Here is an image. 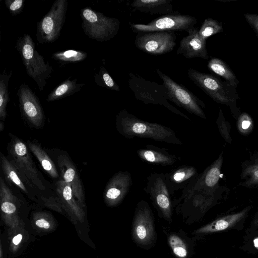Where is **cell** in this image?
I'll return each mask as SVG.
<instances>
[{
	"label": "cell",
	"instance_id": "7c38bea8",
	"mask_svg": "<svg viewBox=\"0 0 258 258\" xmlns=\"http://www.w3.org/2000/svg\"><path fill=\"white\" fill-rule=\"evenodd\" d=\"M176 36L173 31H154L138 33L135 45L140 50L152 55H161L172 51L176 45Z\"/></svg>",
	"mask_w": 258,
	"mask_h": 258
},
{
	"label": "cell",
	"instance_id": "f35d334b",
	"mask_svg": "<svg viewBox=\"0 0 258 258\" xmlns=\"http://www.w3.org/2000/svg\"><path fill=\"white\" fill-rule=\"evenodd\" d=\"M4 129V123L3 121H0V131L2 132Z\"/></svg>",
	"mask_w": 258,
	"mask_h": 258
},
{
	"label": "cell",
	"instance_id": "44dd1931",
	"mask_svg": "<svg viewBox=\"0 0 258 258\" xmlns=\"http://www.w3.org/2000/svg\"><path fill=\"white\" fill-rule=\"evenodd\" d=\"M137 154L143 161L153 165L171 166L180 160V157L169 153L167 149L153 145L138 149Z\"/></svg>",
	"mask_w": 258,
	"mask_h": 258
},
{
	"label": "cell",
	"instance_id": "2e32d148",
	"mask_svg": "<svg viewBox=\"0 0 258 258\" xmlns=\"http://www.w3.org/2000/svg\"><path fill=\"white\" fill-rule=\"evenodd\" d=\"M229 192L226 186L217 192L210 195L200 191H192L188 194L181 201L184 211L197 212L204 214L210 208L224 199Z\"/></svg>",
	"mask_w": 258,
	"mask_h": 258
},
{
	"label": "cell",
	"instance_id": "8d00e7d4",
	"mask_svg": "<svg viewBox=\"0 0 258 258\" xmlns=\"http://www.w3.org/2000/svg\"><path fill=\"white\" fill-rule=\"evenodd\" d=\"M36 225L40 228L48 229L50 227L49 223L44 218H40L35 222Z\"/></svg>",
	"mask_w": 258,
	"mask_h": 258
},
{
	"label": "cell",
	"instance_id": "4316f807",
	"mask_svg": "<svg viewBox=\"0 0 258 258\" xmlns=\"http://www.w3.org/2000/svg\"><path fill=\"white\" fill-rule=\"evenodd\" d=\"M207 67L210 71L224 78L227 83L236 88L239 84L235 75L222 60L217 58H211Z\"/></svg>",
	"mask_w": 258,
	"mask_h": 258
},
{
	"label": "cell",
	"instance_id": "836d02e7",
	"mask_svg": "<svg viewBox=\"0 0 258 258\" xmlns=\"http://www.w3.org/2000/svg\"><path fill=\"white\" fill-rule=\"evenodd\" d=\"M218 130L225 141L231 143L232 139L230 136L231 126L228 121L225 118L223 112L220 109L218 116L216 120Z\"/></svg>",
	"mask_w": 258,
	"mask_h": 258
},
{
	"label": "cell",
	"instance_id": "d4e9b609",
	"mask_svg": "<svg viewBox=\"0 0 258 258\" xmlns=\"http://www.w3.org/2000/svg\"><path fill=\"white\" fill-rule=\"evenodd\" d=\"M30 151L35 156L43 169L52 178H58L59 176L56 167L42 147L37 143L27 141Z\"/></svg>",
	"mask_w": 258,
	"mask_h": 258
},
{
	"label": "cell",
	"instance_id": "5b68a950",
	"mask_svg": "<svg viewBox=\"0 0 258 258\" xmlns=\"http://www.w3.org/2000/svg\"><path fill=\"white\" fill-rule=\"evenodd\" d=\"M82 28L86 35L98 42H105L114 37L120 28V21L96 11L90 7L80 11Z\"/></svg>",
	"mask_w": 258,
	"mask_h": 258
},
{
	"label": "cell",
	"instance_id": "603a6c76",
	"mask_svg": "<svg viewBox=\"0 0 258 258\" xmlns=\"http://www.w3.org/2000/svg\"><path fill=\"white\" fill-rule=\"evenodd\" d=\"M239 185L248 188L258 187V152L240 163Z\"/></svg>",
	"mask_w": 258,
	"mask_h": 258
},
{
	"label": "cell",
	"instance_id": "277c9868",
	"mask_svg": "<svg viewBox=\"0 0 258 258\" xmlns=\"http://www.w3.org/2000/svg\"><path fill=\"white\" fill-rule=\"evenodd\" d=\"M128 86L137 100L147 104L164 106L172 113L191 121L187 115L169 102L167 91L163 84L147 80L132 73H128Z\"/></svg>",
	"mask_w": 258,
	"mask_h": 258
},
{
	"label": "cell",
	"instance_id": "cb8c5ba5",
	"mask_svg": "<svg viewBox=\"0 0 258 258\" xmlns=\"http://www.w3.org/2000/svg\"><path fill=\"white\" fill-rule=\"evenodd\" d=\"M131 6L135 9L151 15H167L173 13L171 0H134Z\"/></svg>",
	"mask_w": 258,
	"mask_h": 258
},
{
	"label": "cell",
	"instance_id": "e0dca14e",
	"mask_svg": "<svg viewBox=\"0 0 258 258\" xmlns=\"http://www.w3.org/2000/svg\"><path fill=\"white\" fill-rule=\"evenodd\" d=\"M188 35L183 37L180 41L177 54H182L186 58L200 57L207 59L209 58L206 48V40L199 35V30L194 27L188 32Z\"/></svg>",
	"mask_w": 258,
	"mask_h": 258
},
{
	"label": "cell",
	"instance_id": "d590c367",
	"mask_svg": "<svg viewBox=\"0 0 258 258\" xmlns=\"http://www.w3.org/2000/svg\"><path fill=\"white\" fill-rule=\"evenodd\" d=\"M244 17L246 21L253 28L258 36V15L255 14H246Z\"/></svg>",
	"mask_w": 258,
	"mask_h": 258
},
{
	"label": "cell",
	"instance_id": "3957f363",
	"mask_svg": "<svg viewBox=\"0 0 258 258\" xmlns=\"http://www.w3.org/2000/svg\"><path fill=\"white\" fill-rule=\"evenodd\" d=\"M187 75L196 85L214 101L229 106L234 118L238 117L239 111L236 106V100L239 97L235 87L212 75L200 72L194 69L188 70Z\"/></svg>",
	"mask_w": 258,
	"mask_h": 258
},
{
	"label": "cell",
	"instance_id": "ba28073f",
	"mask_svg": "<svg viewBox=\"0 0 258 258\" xmlns=\"http://www.w3.org/2000/svg\"><path fill=\"white\" fill-rule=\"evenodd\" d=\"M156 72L166 88L169 100L189 113L206 119L202 109L205 107V104L202 100L184 86L175 82L159 69H157Z\"/></svg>",
	"mask_w": 258,
	"mask_h": 258
},
{
	"label": "cell",
	"instance_id": "ab89813d",
	"mask_svg": "<svg viewBox=\"0 0 258 258\" xmlns=\"http://www.w3.org/2000/svg\"><path fill=\"white\" fill-rule=\"evenodd\" d=\"M253 224L255 226H258V214L253 221Z\"/></svg>",
	"mask_w": 258,
	"mask_h": 258
},
{
	"label": "cell",
	"instance_id": "d6986e66",
	"mask_svg": "<svg viewBox=\"0 0 258 258\" xmlns=\"http://www.w3.org/2000/svg\"><path fill=\"white\" fill-rule=\"evenodd\" d=\"M1 167L5 179L23 194L33 198L35 187L19 170L13 161L1 153Z\"/></svg>",
	"mask_w": 258,
	"mask_h": 258
},
{
	"label": "cell",
	"instance_id": "8992f818",
	"mask_svg": "<svg viewBox=\"0 0 258 258\" xmlns=\"http://www.w3.org/2000/svg\"><path fill=\"white\" fill-rule=\"evenodd\" d=\"M8 152L10 159L35 188L39 191L45 192L46 184L37 169L26 144L18 137L11 136Z\"/></svg>",
	"mask_w": 258,
	"mask_h": 258
},
{
	"label": "cell",
	"instance_id": "d6a6232c",
	"mask_svg": "<svg viewBox=\"0 0 258 258\" xmlns=\"http://www.w3.org/2000/svg\"><path fill=\"white\" fill-rule=\"evenodd\" d=\"M237 127L242 135L247 136L252 131L253 123L250 116L246 112L239 114L237 118Z\"/></svg>",
	"mask_w": 258,
	"mask_h": 258
},
{
	"label": "cell",
	"instance_id": "9a60e30c",
	"mask_svg": "<svg viewBox=\"0 0 258 258\" xmlns=\"http://www.w3.org/2000/svg\"><path fill=\"white\" fill-rule=\"evenodd\" d=\"M132 184V175L130 172L120 171L116 173L105 186L104 199L106 203L110 206L120 204L127 195Z\"/></svg>",
	"mask_w": 258,
	"mask_h": 258
},
{
	"label": "cell",
	"instance_id": "9c48e42d",
	"mask_svg": "<svg viewBox=\"0 0 258 258\" xmlns=\"http://www.w3.org/2000/svg\"><path fill=\"white\" fill-rule=\"evenodd\" d=\"M224 161L223 152H221L218 157L185 188L182 189L181 197L173 201L174 204H178L189 193L192 191H200L213 195L224 186L220 185L219 180L221 177L222 167Z\"/></svg>",
	"mask_w": 258,
	"mask_h": 258
},
{
	"label": "cell",
	"instance_id": "ffe728a7",
	"mask_svg": "<svg viewBox=\"0 0 258 258\" xmlns=\"http://www.w3.org/2000/svg\"><path fill=\"white\" fill-rule=\"evenodd\" d=\"M198 175L195 167L186 164L164 173L166 184L172 196L175 192L185 188Z\"/></svg>",
	"mask_w": 258,
	"mask_h": 258
},
{
	"label": "cell",
	"instance_id": "8fae6325",
	"mask_svg": "<svg viewBox=\"0 0 258 258\" xmlns=\"http://www.w3.org/2000/svg\"><path fill=\"white\" fill-rule=\"evenodd\" d=\"M143 189L149 194L153 205L162 216L167 220L170 219L173 202L166 184L164 173L150 174Z\"/></svg>",
	"mask_w": 258,
	"mask_h": 258
},
{
	"label": "cell",
	"instance_id": "f546056e",
	"mask_svg": "<svg viewBox=\"0 0 258 258\" xmlns=\"http://www.w3.org/2000/svg\"><path fill=\"white\" fill-rule=\"evenodd\" d=\"M223 30L222 24L212 18L206 19L199 30L201 38L206 40L208 37L221 32Z\"/></svg>",
	"mask_w": 258,
	"mask_h": 258
},
{
	"label": "cell",
	"instance_id": "5bb4252c",
	"mask_svg": "<svg viewBox=\"0 0 258 258\" xmlns=\"http://www.w3.org/2000/svg\"><path fill=\"white\" fill-rule=\"evenodd\" d=\"M133 225L135 240L140 244L150 243L155 237L152 212L149 205L142 200L137 206Z\"/></svg>",
	"mask_w": 258,
	"mask_h": 258
},
{
	"label": "cell",
	"instance_id": "30bf717a",
	"mask_svg": "<svg viewBox=\"0 0 258 258\" xmlns=\"http://www.w3.org/2000/svg\"><path fill=\"white\" fill-rule=\"evenodd\" d=\"M197 20L195 17L180 14L162 15L146 24H131V28L136 33L154 31H188L195 27Z\"/></svg>",
	"mask_w": 258,
	"mask_h": 258
},
{
	"label": "cell",
	"instance_id": "f1b7e54d",
	"mask_svg": "<svg viewBox=\"0 0 258 258\" xmlns=\"http://www.w3.org/2000/svg\"><path fill=\"white\" fill-rule=\"evenodd\" d=\"M87 57L86 52L74 49L56 52L52 55L54 59L64 62H80L85 60Z\"/></svg>",
	"mask_w": 258,
	"mask_h": 258
},
{
	"label": "cell",
	"instance_id": "83f0119b",
	"mask_svg": "<svg viewBox=\"0 0 258 258\" xmlns=\"http://www.w3.org/2000/svg\"><path fill=\"white\" fill-rule=\"evenodd\" d=\"M12 75V71L6 70L0 75V119L4 122L7 116V107L10 101L9 82Z\"/></svg>",
	"mask_w": 258,
	"mask_h": 258
},
{
	"label": "cell",
	"instance_id": "74e56055",
	"mask_svg": "<svg viewBox=\"0 0 258 258\" xmlns=\"http://www.w3.org/2000/svg\"><path fill=\"white\" fill-rule=\"evenodd\" d=\"M22 239V234H18V235L15 236L13 238L12 242H13V243L15 245H18V244H19L20 243V242H21Z\"/></svg>",
	"mask_w": 258,
	"mask_h": 258
},
{
	"label": "cell",
	"instance_id": "4fadbf2b",
	"mask_svg": "<svg viewBox=\"0 0 258 258\" xmlns=\"http://www.w3.org/2000/svg\"><path fill=\"white\" fill-rule=\"evenodd\" d=\"M17 95L23 116L34 127L40 128L44 124L45 115L38 97L25 84L20 86Z\"/></svg>",
	"mask_w": 258,
	"mask_h": 258
},
{
	"label": "cell",
	"instance_id": "7a4b0ae2",
	"mask_svg": "<svg viewBox=\"0 0 258 258\" xmlns=\"http://www.w3.org/2000/svg\"><path fill=\"white\" fill-rule=\"evenodd\" d=\"M16 48L18 51L27 75L38 86L40 91H43L46 80L53 72L49 61L37 51L35 43L29 34H25L18 39Z\"/></svg>",
	"mask_w": 258,
	"mask_h": 258
},
{
	"label": "cell",
	"instance_id": "1f68e13d",
	"mask_svg": "<svg viewBox=\"0 0 258 258\" xmlns=\"http://www.w3.org/2000/svg\"><path fill=\"white\" fill-rule=\"evenodd\" d=\"M168 243L174 254L179 258H185L187 254L186 245L178 236L171 234L168 237Z\"/></svg>",
	"mask_w": 258,
	"mask_h": 258
},
{
	"label": "cell",
	"instance_id": "484cf974",
	"mask_svg": "<svg viewBox=\"0 0 258 258\" xmlns=\"http://www.w3.org/2000/svg\"><path fill=\"white\" fill-rule=\"evenodd\" d=\"M84 84L78 83L77 79H67L53 89L47 96L46 100L53 102L71 96L79 91Z\"/></svg>",
	"mask_w": 258,
	"mask_h": 258
},
{
	"label": "cell",
	"instance_id": "ac0fdd59",
	"mask_svg": "<svg viewBox=\"0 0 258 258\" xmlns=\"http://www.w3.org/2000/svg\"><path fill=\"white\" fill-rule=\"evenodd\" d=\"M57 165L61 178L70 185L76 199L79 202H83L84 192L82 183L73 162L67 155L60 154L57 157Z\"/></svg>",
	"mask_w": 258,
	"mask_h": 258
},
{
	"label": "cell",
	"instance_id": "4dcf8cb0",
	"mask_svg": "<svg viewBox=\"0 0 258 258\" xmlns=\"http://www.w3.org/2000/svg\"><path fill=\"white\" fill-rule=\"evenodd\" d=\"M96 84L107 89L120 91V88L109 73L103 67H101L98 74L94 75Z\"/></svg>",
	"mask_w": 258,
	"mask_h": 258
},
{
	"label": "cell",
	"instance_id": "7402d4cb",
	"mask_svg": "<svg viewBox=\"0 0 258 258\" xmlns=\"http://www.w3.org/2000/svg\"><path fill=\"white\" fill-rule=\"evenodd\" d=\"M252 208L248 206L237 213L226 215L216 219L195 231L196 234H208L229 229L245 217Z\"/></svg>",
	"mask_w": 258,
	"mask_h": 258
},
{
	"label": "cell",
	"instance_id": "e575fe53",
	"mask_svg": "<svg viewBox=\"0 0 258 258\" xmlns=\"http://www.w3.org/2000/svg\"><path fill=\"white\" fill-rule=\"evenodd\" d=\"M24 0H5V5L10 12L13 15L16 16L20 14L24 7Z\"/></svg>",
	"mask_w": 258,
	"mask_h": 258
},
{
	"label": "cell",
	"instance_id": "52a82bcc",
	"mask_svg": "<svg viewBox=\"0 0 258 258\" xmlns=\"http://www.w3.org/2000/svg\"><path fill=\"white\" fill-rule=\"evenodd\" d=\"M68 7L67 0H55L37 24L36 37L41 44L51 43L59 37Z\"/></svg>",
	"mask_w": 258,
	"mask_h": 258
},
{
	"label": "cell",
	"instance_id": "6da1fadb",
	"mask_svg": "<svg viewBox=\"0 0 258 258\" xmlns=\"http://www.w3.org/2000/svg\"><path fill=\"white\" fill-rule=\"evenodd\" d=\"M115 124L117 132L128 139L138 137L168 144H183L171 128L157 123L143 120L125 109L116 115Z\"/></svg>",
	"mask_w": 258,
	"mask_h": 258
}]
</instances>
